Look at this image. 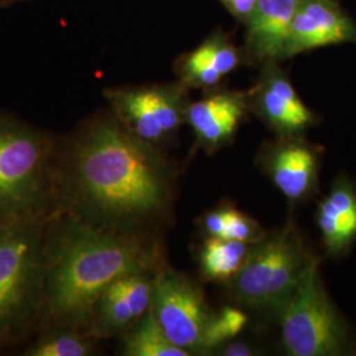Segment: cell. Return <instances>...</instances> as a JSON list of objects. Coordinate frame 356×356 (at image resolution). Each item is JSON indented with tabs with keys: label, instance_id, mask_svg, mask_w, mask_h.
<instances>
[{
	"label": "cell",
	"instance_id": "obj_1",
	"mask_svg": "<svg viewBox=\"0 0 356 356\" xmlns=\"http://www.w3.org/2000/svg\"><path fill=\"white\" fill-rule=\"evenodd\" d=\"M72 151L67 186L73 204L103 229L128 232L170 204L172 177L157 148L116 118L91 123Z\"/></svg>",
	"mask_w": 356,
	"mask_h": 356
},
{
	"label": "cell",
	"instance_id": "obj_2",
	"mask_svg": "<svg viewBox=\"0 0 356 356\" xmlns=\"http://www.w3.org/2000/svg\"><path fill=\"white\" fill-rule=\"evenodd\" d=\"M157 261L156 247L136 234L70 223L49 259L48 313L69 326L89 325L94 306L111 282L128 273L152 272Z\"/></svg>",
	"mask_w": 356,
	"mask_h": 356
},
{
	"label": "cell",
	"instance_id": "obj_3",
	"mask_svg": "<svg viewBox=\"0 0 356 356\" xmlns=\"http://www.w3.org/2000/svg\"><path fill=\"white\" fill-rule=\"evenodd\" d=\"M292 356L342 355L348 344L343 319L326 292L318 259L312 257L291 296L273 313Z\"/></svg>",
	"mask_w": 356,
	"mask_h": 356
},
{
	"label": "cell",
	"instance_id": "obj_4",
	"mask_svg": "<svg viewBox=\"0 0 356 356\" xmlns=\"http://www.w3.org/2000/svg\"><path fill=\"white\" fill-rule=\"evenodd\" d=\"M313 256L293 226L254 243L241 272L229 281L241 305L273 313L291 296Z\"/></svg>",
	"mask_w": 356,
	"mask_h": 356
},
{
	"label": "cell",
	"instance_id": "obj_5",
	"mask_svg": "<svg viewBox=\"0 0 356 356\" xmlns=\"http://www.w3.org/2000/svg\"><path fill=\"white\" fill-rule=\"evenodd\" d=\"M48 147L31 129L0 122V216H29L44 191Z\"/></svg>",
	"mask_w": 356,
	"mask_h": 356
},
{
	"label": "cell",
	"instance_id": "obj_6",
	"mask_svg": "<svg viewBox=\"0 0 356 356\" xmlns=\"http://www.w3.org/2000/svg\"><path fill=\"white\" fill-rule=\"evenodd\" d=\"M40 273V236L31 218L7 219L0 226V334L26 317Z\"/></svg>",
	"mask_w": 356,
	"mask_h": 356
},
{
	"label": "cell",
	"instance_id": "obj_7",
	"mask_svg": "<svg viewBox=\"0 0 356 356\" xmlns=\"http://www.w3.org/2000/svg\"><path fill=\"white\" fill-rule=\"evenodd\" d=\"M106 98L120 124L153 148L176 136L179 127L186 123L191 103L186 88L179 82L110 89L106 91Z\"/></svg>",
	"mask_w": 356,
	"mask_h": 356
},
{
	"label": "cell",
	"instance_id": "obj_8",
	"mask_svg": "<svg viewBox=\"0 0 356 356\" xmlns=\"http://www.w3.org/2000/svg\"><path fill=\"white\" fill-rule=\"evenodd\" d=\"M151 312L168 339L188 353H204L211 312L201 289L186 276L161 269L153 277Z\"/></svg>",
	"mask_w": 356,
	"mask_h": 356
},
{
	"label": "cell",
	"instance_id": "obj_9",
	"mask_svg": "<svg viewBox=\"0 0 356 356\" xmlns=\"http://www.w3.org/2000/svg\"><path fill=\"white\" fill-rule=\"evenodd\" d=\"M248 98L250 108L279 138H300L316 123V115L302 102L279 61L263 65Z\"/></svg>",
	"mask_w": 356,
	"mask_h": 356
},
{
	"label": "cell",
	"instance_id": "obj_10",
	"mask_svg": "<svg viewBox=\"0 0 356 356\" xmlns=\"http://www.w3.org/2000/svg\"><path fill=\"white\" fill-rule=\"evenodd\" d=\"M347 42H356V22L335 0H300L281 60Z\"/></svg>",
	"mask_w": 356,
	"mask_h": 356
},
{
	"label": "cell",
	"instance_id": "obj_11",
	"mask_svg": "<svg viewBox=\"0 0 356 356\" xmlns=\"http://www.w3.org/2000/svg\"><path fill=\"white\" fill-rule=\"evenodd\" d=\"M152 272L128 273L111 282L98 298L92 326L103 337L132 329L151 309Z\"/></svg>",
	"mask_w": 356,
	"mask_h": 356
},
{
	"label": "cell",
	"instance_id": "obj_12",
	"mask_svg": "<svg viewBox=\"0 0 356 356\" xmlns=\"http://www.w3.org/2000/svg\"><path fill=\"white\" fill-rule=\"evenodd\" d=\"M248 92L219 90L189 103L186 123L197 143L206 151H216L232 140L250 111Z\"/></svg>",
	"mask_w": 356,
	"mask_h": 356
},
{
	"label": "cell",
	"instance_id": "obj_13",
	"mask_svg": "<svg viewBox=\"0 0 356 356\" xmlns=\"http://www.w3.org/2000/svg\"><path fill=\"white\" fill-rule=\"evenodd\" d=\"M261 165L281 194L293 204L305 201L316 186L318 157L300 138H280L261 154Z\"/></svg>",
	"mask_w": 356,
	"mask_h": 356
},
{
	"label": "cell",
	"instance_id": "obj_14",
	"mask_svg": "<svg viewBox=\"0 0 356 356\" xmlns=\"http://www.w3.org/2000/svg\"><path fill=\"white\" fill-rule=\"evenodd\" d=\"M300 0H257L245 23V56L254 64L281 61Z\"/></svg>",
	"mask_w": 356,
	"mask_h": 356
},
{
	"label": "cell",
	"instance_id": "obj_15",
	"mask_svg": "<svg viewBox=\"0 0 356 356\" xmlns=\"http://www.w3.org/2000/svg\"><path fill=\"white\" fill-rule=\"evenodd\" d=\"M241 63V51L223 32H216L178 58V82L186 89H213Z\"/></svg>",
	"mask_w": 356,
	"mask_h": 356
},
{
	"label": "cell",
	"instance_id": "obj_16",
	"mask_svg": "<svg viewBox=\"0 0 356 356\" xmlns=\"http://www.w3.org/2000/svg\"><path fill=\"white\" fill-rule=\"evenodd\" d=\"M318 225L325 247L330 254H341L356 236V194L338 184L319 204Z\"/></svg>",
	"mask_w": 356,
	"mask_h": 356
},
{
	"label": "cell",
	"instance_id": "obj_17",
	"mask_svg": "<svg viewBox=\"0 0 356 356\" xmlns=\"http://www.w3.org/2000/svg\"><path fill=\"white\" fill-rule=\"evenodd\" d=\"M254 244L207 236L200 254V268L206 280L231 281L245 264Z\"/></svg>",
	"mask_w": 356,
	"mask_h": 356
},
{
	"label": "cell",
	"instance_id": "obj_18",
	"mask_svg": "<svg viewBox=\"0 0 356 356\" xmlns=\"http://www.w3.org/2000/svg\"><path fill=\"white\" fill-rule=\"evenodd\" d=\"M202 229L211 238L250 244L260 242L267 236V232L254 219L229 206L206 213L202 218Z\"/></svg>",
	"mask_w": 356,
	"mask_h": 356
},
{
	"label": "cell",
	"instance_id": "obj_19",
	"mask_svg": "<svg viewBox=\"0 0 356 356\" xmlns=\"http://www.w3.org/2000/svg\"><path fill=\"white\" fill-rule=\"evenodd\" d=\"M123 354L128 356H189L191 353L172 343L149 309L143 318L127 331Z\"/></svg>",
	"mask_w": 356,
	"mask_h": 356
},
{
	"label": "cell",
	"instance_id": "obj_20",
	"mask_svg": "<svg viewBox=\"0 0 356 356\" xmlns=\"http://www.w3.org/2000/svg\"><path fill=\"white\" fill-rule=\"evenodd\" d=\"M248 317L245 313L226 306L216 313H211L204 335V351H214L222 344L232 341L245 327Z\"/></svg>",
	"mask_w": 356,
	"mask_h": 356
},
{
	"label": "cell",
	"instance_id": "obj_21",
	"mask_svg": "<svg viewBox=\"0 0 356 356\" xmlns=\"http://www.w3.org/2000/svg\"><path fill=\"white\" fill-rule=\"evenodd\" d=\"M90 344L83 337L73 332H57L44 338L26 354L32 356H85Z\"/></svg>",
	"mask_w": 356,
	"mask_h": 356
},
{
	"label": "cell",
	"instance_id": "obj_22",
	"mask_svg": "<svg viewBox=\"0 0 356 356\" xmlns=\"http://www.w3.org/2000/svg\"><path fill=\"white\" fill-rule=\"evenodd\" d=\"M219 1L238 22H241L245 26L251 13L254 11V4L257 0H219Z\"/></svg>",
	"mask_w": 356,
	"mask_h": 356
},
{
	"label": "cell",
	"instance_id": "obj_23",
	"mask_svg": "<svg viewBox=\"0 0 356 356\" xmlns=\"http://www.w3.org/2000/svg\"><path fill=\"white\" fill-rule=\"evenodd\" d=\"M223 351H225V355L227 356L254 355L252 350L247 344L239 343V342H231Z\"/></svg>",
	"mask_w": 356,
	"mask_h": 356
}]
</instances>
